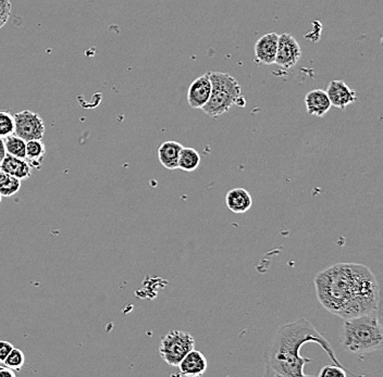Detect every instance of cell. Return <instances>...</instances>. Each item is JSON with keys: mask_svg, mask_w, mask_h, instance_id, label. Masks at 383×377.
Masks as SVG:
<instances>
[{"mask_svg": "<svg viewBox=\"0 0 383 377\" xmlns=\"http://www.w3.org/2000/svg\"><path fill=\"white\" fill-rule=\"evenodd\" d=\"M212 94V81L209 72L194 79L188 90V106L192 109H203Z\"/></svg>", "mask_w": 383, "mask_h": 377, "instance_id": "ba28073f", "label": "cell"}, {"mask_svg": "<svg viewBox=\"0 0 383 377\" xmlns=\"http://www.w3.org/2000/svg\"><path fill=\"white\" fill-rule=\"evenodd\" d=\"M301 57V46L296 38L288 33L279 35L275 64L283 69H291L297 64Z\"/></svg>", "mask_w": 383, "mask_h": 377, "instance_id": "52a82bcc", "label": "cell"}, {"mask_svg": "<svg viewBox=\"0 0 383 377\" xmlns=\"http://www.w3.org/2000/svg\"><path fill=\"white\" fill-rule=\"evenodd\" d=\"M277 40L279 35L277 33H268L258 38L255 44V55L258 62L266 66L275 64Z\"/></svg>", "mask_w": 383, "mask_h": 377, "instance_id": "8fae6325", "label": "cell"}, {"mask_svg": "<svg viewBox=\"0 0 383 377\" xmlns=\"http://www.w3.org/2000/svg\"><path fill=\"white\" fill-rule=\"evenodd\" d=\"M225 206L233 213H245L253 206V198L244 188H233L225 195Z\"/></svg>", "mask_w": 383, "mask_h": 377, "instance_id": "4fadbf2b", "label": "cell"}, {"mask_svg": "<svg viewBox=\"0 0 383 377\" xmlns=\"http://www.w3.org/2000/svg\"><path fill=\"white\" fill-rule=\"evenodd\" d=\"M14 369H9L5 365H0V377H16Z\"/></svg>", "mask_w": 383, "mask_h": 377, "instance_id": "d4e9b609", "label": "cell"}, {"mask_svg": "<svg viewBox=\"0 0 383 377\" xmlns=\"http://www.w3.org/2000/svg\"><path fill=\"white\" fill-rule=\"evenodd\" d=\"M325 92L330 99L331 106L342 110L355 103L357 99L356 92L349 88L344 81H338V79L329 83Z\"/></svg>", "mask_w": 383, "mask_h": 377, "instance_id": "9c48e42d", "label": "cell"}, {"mask_svg": "<svg viewBox=\"0 0 383 377\" xmlns=\"http://www.w3.org/2000/svg\"><path fill=\"white\" fill-rule=\"evenodd\" d=\"M177 367L182 376H201L208 369V361L201 351L194 348L181 360Z\"/></svg>", "mask_w": 383, "mask_h": 377, "instance_id": "30bf717a", "label": "cell"}, {"mask_svg": "<svg viewBox=\"0 0 383 377\" xmlns=\"http://www.w3.org/2000/svg\"><path fill=\"white\" fill-rule=\"evenodd\" d=\"M14 116V134L25 142L42 140L45 134V123L40 114L33 111L24 110Z\"/></svg>", "mask_w": 383, "mask_h": 377, "instance_id": "8992f818", "label": "cell"}, {"mask_svg": "<svg viewBox=\"0 0 383 377\" xmlns=\"http://www.w3.org/2000/svg\"><path fill=\"white\" fill-rule=\"evenodd\" d=\"M1 171L8 173L11 177H16L18 180H27L32 175V166L25 159L5 155L0 161Z\"/></svg>", "mask_w": 383, "mask_h": 377, "instance_id": "5bb4252c", "label": "cell"}, {"mask_svg": "<svg viewBox=\"0 0 383 377\" xmlns=\"http://www.w3.org/2000/svg\"><path fill=\"white\" fill-rule=\"evenodd\" d=\"M10 3V0H0V5Z\"/></svg>", "mask_w": 383, "mask_h": 377, "instance_id": "4316f807", "label": "cell"}, {"mask_svg": "<svg viewBox=\"0 0 383 377\" xmlns=\"http://www.w3.org/2000/svg\"><path fill=\"white\" fill-rule=\"evenodd\" d=\"M1 198H3V196L0 195V203H1Z\"/></svg>", "mask_w": 383, "mask_h": 377, "instance_id": "83f0119b", "label": "cell"}, {"mask_svg": "<svg viewBox=\"0 0 383 377\" xmlns=\"http://www.w3.org/2000/svg\"><path fill=\"white\" fill-rule=\"evenodd\" d=\"M21 180L11 177L5 172L0 171V195L3 197H12L21 188Z\"/></svg>", "mask_w": 383, "mask_h": 377, "instance_id": "ac0fdd59", "label": "cell"}, {"mask_svg": "<svg viewBox=\"0 0 383 377\" xmlns=\"http://www.w3.org/2000/svg\"><path fill=\"white\" fill-rule=\"evenodd\" d=\"M195 347L192 334L183 330H170L162 337L159 346V354L162 360L171 367H177L181 360Z\"/></svg>", "mask_w": 383, "mask_h": 377, "instance_id": "5b68a950", "label": "cell"}, {"mask_svg": "<svg viewBox=\"0 0 383 377\" xmlns=\"http://www.w3.org/2000/svg\"><path fill=\"white\" fill-rule=\"evenodd\" d=\"M24 363H25V356H24L23 351L18 348H14V349L10 351V354H8V356L5 358V361H3V364H5V367L14 369V372L21 371Z\"/></svg>", "mask_w": 383, "mask_h": 377, "instance_id": "44dd1931", "label": "cell"}, {"mask_svg": "<svg viewBox=\"0 0 383 377\" xmlns=\"http://www.w3.org/2000/svg\"><path fill=\"white\" fill-rule=\"evenodd\" d=\"M319 345L333 363L342 365L336 358L329 341L320 334L312 323L306 317H301L293 322L283 325L275 334L273 345L267 356V372L271 376H307L305 365L310 363V358L301 354L305 343Z\"/></svg>", "mask_w": 383, "mask_h": 377, "instance_id": "7a4b0ae2", "label": "cell"}, {"mask_svg": "<svg viewBox=\"0 0 383 377\" xmlns=\"http://www.w3.org/2000/svg\"><path fill=\"white\" fill-rule=\"evenodd\" d=\"M305 106L307 114L317 118L325 116L332 107L327 92L323 90H314L307 92L305 96Z\"/></svg>", "mask_w": 383, "mask_h": 377, "instance_id": "7c38bea8", "label": "cell"}, {"mask_svg": "<svg viewBox=\"0 0 383 377\" xmlns=\"http://www.w3.org/2000/svg\"><path fill=\"white\" fill-rule=\"evenodd\" d=\"M212 94L201 110L212 118H218L230 111L233 106H245L242 88L232 75L222 72H209Z\"/></svg>", "mask_w": 383, "mask_h": 377, "instance_id": "277c9868", "label": "cell"}, {"mask_svg": "<svg viewBox=\"0 0 383 377\" xmlns=\"http://www.w3.org/2000/svg\"><path fill=\"white\" fill-rule=\"evenodd\" d=\"M0 171H1V168H0Z\"/></svg>", "mask_w": 383, "mask_h": 377, "instance_id": "f1b7e54d", "label": "cell"}, {"mask_svg": "<svg viewBox=\"0 0 383 377\" xmlns=\"http://www.w3.org/2000/svg\"><path fill=\"white\" fill-rule=\"evenodd\" d=\"M11 12V3H5L0 5V29L8 22Z\"/></svg>", "mask_w": 383, "mask_h": 377, "instance_id": "603a6c76", "label": "cell"}, {"mask_svg": "<svg viewBox=\"0 0 383 377\" xmlns=\"http://www.w3.org/2000/svg\"><path fill=\"white\" fill-rule=\"evenodd\" d=\"M314 283L321 306L343 320L378 311L379 284L364 264H333L318 273Z\"/></svg>", "mask_w": 383, "mask_h": 377, "instance_id": "6da1fadb", "label": "cell"}, {"mask_svg": "<svg viewBox=\"0 0 383 377\" xmlns=\"http://www.w3.org/2000/svg\"><path fill=\"white\" fill-rule=\"evenodd\" d=\"M318 375H319V377H347L349 374L344 369L343 365L330 364V365L321 367Z\"/></svg>", "mask_w": 383, "mask_h": 377, "instance_id": "7402d4cb", "label": "cell"}, {"mask_svg": "<svg viewBox=\"0 0 383 377\" xmlns=\"http://www.w3.org/2000/svg\"><path fill=\"white\" fill-rule=\"evenodd\" d=\"M342 345L353 354H369L382 349V325L378 311L344 320Z\"/></svg>", "mask_w": 383, "mask_h": 377, "instance_id": "3957f363", "label": "cell"}, {"mask_svg": "<svg viewBox=\"0 0 383 377\" xmlns=\"http://www.w3.org/2000/svg\"><path fill=\"white\" fill-rule=\"evenodd\" d=\"M199 164H201V156L199 151L194 148L183 147L179 158L177 169L185 172H193L197 170Z\"/></svg>", "mask_w": 383, "mask_h": 377, "instance_id": "e0dca14e", "label": "cell"}, {"mask_svg": "<svg viewBox=\"0 0 383 377\" xmlns=\"http://www.w3.org/2000/svg\"><path fill=\"white\" fill-rule=\"evenodd\" d=\"M46 155V145L42 140H33L27 142L25 147V160L32 169L40 170Z\"/></svg>", "mask_w": 383, "mask_h": 377, "instance_id": "2e32d148", "label": "cell"}, {"mask_svg": "<svg viewBox=\"0 0 383 377\" xmlns=\"http://www.w3.org/2000/svg\"><path fill=\"white\" fill-rule=\"evenodd\" d=\"M183 146L177 142L168 140L158 148V159L162 166L168 170H177Z\"/></svg>", "mask_w": 383, "mask_h": 377, "instance_id": "9a60e30c", "label": "cell"}, {"mask_svg": "<svg viewBox=\"0 0 383 377\" xmlns=\"http://www.w3.org/2000/svg\"><path fill=\"white\" fill-rule=\"evenodd\" d=\"M14 134V116L9 111H0V138Z\"/></svg>", "mask_w": 383, "mask_h": 377, "instance_id": "ffe728a7", "label": "cell"}, {"mask_svg": "<svg viewBox=\"0 0 383 377\" xmlns=\"http://www.w3.org/2000/svg\"><path fill=\"white\" fill-rule=\"evenodd\" d=\"M14 349L12 343L9 341H0V363H3L5 358L10 354V351Z\"/></svg>", "mask_w": 383, "mask_h": 377, "instance_id": "cb8c5ba5", "label": "cell"}, {"mask_svg": "<svg viewBox=\"0 0 383 377\" xmlns=\"http://www.w3.org/2000/svg\"><path fill=\"white\" fill-rule=\"evenodd\" d=\"M5 149L7 155L16 157V158L25 159V147L27 142L18 138L16 134L10 135L8 138H3Z\"/></svg>", "mask_w": 383, "mask_h": 377, "instance_id": "d6986e66", "label": "cell"}, {"mask_svg": "<svg viewBox=\"0 0 383 377\" xmlns=\"http://www.w3.org/2000/svg\"><path fill=\"white\" fill-rule=\"evenodd\" d=\"M5 155L7 153H5V142H3V138H0V161L3 160Z\"/></svg>", "mask_w": 383, "mask_h": 377, "instance_id": "484cf974", "label": "cell"}]
</instances>
